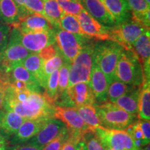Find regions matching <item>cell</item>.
Here are the masks:
<instances>
[{
	"mask_svg": "<svg viewBox=\"0 0 150 150\" xmlns=\"http://www.w3.org/2000/svg\"><path fill=\"white\" fill-rule=\"evenodd\" d=\"M134 87L135 86L127 85L115 79L108 84L107 91V99L108 102L114 103L119 97L122 96Z\"/></svg>",
	"mask_w": 150,
	"mask_h": 150,
	"instance_id": "cell-29",
	"label": "cell"
},
{
	"mask_svg": "<svg viewBox=\"0 0 150 150\" xmlns=\"http://www.w3.org/2000/svg\"><path fill=\"white\" fill-rule=\"evenodd\" d=\"M105 150H112V149H105Z\"/></svg>",
	"mask_w": 150,
	"mask_h": 150,
	"instance_id": "cell-52",
	"label": "cell"
},
{
	"mask_svg": "<svg viewBox=\"0 0 150 150\" xmlns=\"http://www.w3.org/2000/svg\"><path fill=\"white\" fill-rule=\"evenodd\" d=\"M20 33L22 45L31 53H39L46 47L56 42V32L54 29L42 32Z\"/></svg>",
	"mask_w": 150,
	"mask_h": 150,
	"instance_id": "cell-12",
	"label": "cell"
},
{
	"mask_svg": "<svg viewBox=\"0 0 150 150\" xmlns=\"http://www.w3.org/2000/svg\"><path fill=\"white\" fill-rule=\"evenodd\" d=\"M138 117L142 120L150 119V82L143 81L140 86L138 99Z\"/></svg>",
	"mask_w": 150,
	"mask_h": 150,
	"instance_id": "cell-26",
	"label": "cell"
},
{
	"mask_svg": "<svg viewBox=\"0 0 150 150\" xmlns=\"http://www.w3.org/2000/svg\"><path fill=\"white\" fill-rule=\"evenodd\" d=\"M3 107L16 112L25 120L54 117L55 106L41 93L28 89H18L4 81Z\"/></svg>",
	"mask_w": 150,
	"mask_h": 150,
	"instance_id": "cell-1",
	"label": "cell"
},
{
	"mask_svg": "<svg viewBox=\"0 0 150 150\" xmlns=\"http://www.w3.org/2000/svg\"><path fill=\"white\" fill-rule=\"evenodd\" d=\"M0 20L11 27L18 28L20 13L13 0H0Z\"/></svg>",
	"mask_w": 150,
	"mask_h": 150,
	"instance_id": "cell-24",
	"label": "cell"
},
{
	"mask_svg": "<svg viewBox=\"0 0 150 150\" xmlns=\"http://www.w3.org/2000/svg\"><path fill=\"white\" fill-rule=\"evenodd\" d=\"M4 96V81L1 78V76H0V109L3 106Z\"/></svg>",
	"mask_w": 150,
	"mask_h": 150,
	"instance_id": "cell-48",
	"label": "cell"
},
{
	"mask_svg": "<svg viewBox=\"0 0 150 150\" xmlns=\"http://www.w3.org/2000/svg\"><path fill=\"white\" fill-rule=\"evenodd\" d=\"M95 133L105 149L137 150L134 141L125 130L99 127L95 129Z\"/></svg>",
	"mask_w": 150,
	"mask_h": 150,
	"instance_id": "cell-9",
	"label": "cell"
},
{
	"mask_svg": "<svg viewBox=\"0 0 150 150\" xmlns=\"http://www.w3.org/2000/svg\"><path fill=\"white\" fill-rule=\"evenodd\" d=\"M71 64L65 62L59 70V79H58V98L67 91L68 88L69 77Z\"/></svg>",
	"mask_w": 150,
	"mask_h": 150,
	"instance_id": "cell-34",
	"label": "cell"
},
{
	"mask_svg": "<svg viewBox=\"0 0 150 150\" xmlns=\"http://www.w3.org/2000/svg\"><path fill=\"white\" fill-rule=\"evenodd\" d=\"M54 117L64 123L70 133L83 134L87 131L95 130L84 122L74 107L56 106L54 108Z\"/></svg>",
	"mask_w": 150,
	"mask_h": 150,
	"instance_id": "cell-10",
	"label": "cell"
},
{
	"mask_svg": "<svg viewBox=\"0 0 150 150\" xmlns=\"http://www.w3.org/2000/svg\"><path fill=\"white\" fill-rule=\"evenodd\" d=\"M11 31L7 45L0 54V72L6 70L13 63L22 62L31 53L22 45L20 30L13 28Z\"/></svg>",
	"mask_w": 150,
	"mask_h": 150,
	"instance_id": "cell-8",
	"label": "cell"
},
{
	"mask_svg": "<svg viewBox=\"0 0 150 150\" xmlns=\"http://www.w3.org/2000/svg\"><path fill=\"white\" fill-rule=\"evenodd\" d=\"M43 147L38 146L30 143V142H24L20 145H13L12 147L8 148V150H42Z\"/></svg>",
	"mask_w": 150,
	"mask_h": 150,
	"instance_id": "cell-44",
	"label": "cell"
},
{
	"mask_svg": "<svg viewBox=\"0 0 150 150\" xmlns=\"http://www.w3.org/2000/svg\"><path fill=\"white\" fill-rule=\"evenodd\" d=\"M0 76L3 80L7 81H18L22 82L27 86L29 91L41 93L40 85L33 77V75L28 71L22 62H17L11 65L6 70L0 72Z\"/></svg>",
	"mask_w": 150,
	"mask_h": 150,
	"instance_id": "cell-11",
	"label": "cell"
},
{
	"mask_svg": "<svg viewBox=\"0 0 150 150\" xmlns=\"http://www.w3.org/2000/svg\"><path fill=\"white\" fill-rule=\"evenodd\" d=\"M100 1L113 17L116 24L130 18L131 10L127 0H100Z\"/></svg>",
	"mask_w": 150,
	"mask_h": 150,
	"instance_id": "cell-23",
	"label": "cell"
},
{
	"mask_svg": "<svg viewBox=\"0 0 150 150\" xmlns=\"http://www.w3.org/2000/svg\"><path fill=\"white\" fill-rule=\"evenodd\" d=\"M59 27L61 29L67 32L83 35L77 17L74 15L64 13L59 20Z\"/></svg>",
	"mask_w": 150,
	"mask_h": 150,
	"instance_id": "cell-31",
	"label": "cell"
},
{
	"mask_svg": "<svg viewBox=\"0 0 150 150\" xmlns=\"http://www.w3.org/2000/svg\"><path fill=\"white\" fill-rule=\"evenodd\" d=\"M18 29L22 33H37L50 31L53 27L44 16L33 13L23 19Z\"/></svg>",
	"mask_w": 150,
	"mask_h": 150,
	"instance_id": "cell-21",
	"label": "cell"
},
{
	"mask_svg": "<svg viewBox=\"0 0 150 150\" xmlns=\"http://www.w3.org/2000/svg\"><path fill=\"white\" fill-rule=\"evenodd\" d=\"M149 13L150 10L141 13L131 12V16H131V20L141 25L142 27L147 28V29H149Z\"/></svg>",
	"mask_w": 150,
	"mask_h": 150,
	"instance_id": "cell-40",
	"label": "cell"
},
{
	"mask_svg": "<svg viewBox=\"0 0 150 150\" xmlns=\"http://www.w3.org/2000/svg\"><path fill=\"white\" fill-rule=\"evenodd\" d=\"M22 65L33 75L39 85L42 88H45L47 81L43 72L44 60L38 53H31L25 59L22 61Z\"/></svg>",
	"mask_w": 150,
	"mask_h": 150,
	"instance_id": "cell-22",
	"label": "cell"
},
{
	"mask_svg": "<svg viewBox=\"0 0 150 150\" xmlns=\"http://www.w3.org/2000/svg\"><path fill=\"white\" fill-rule=\"evenodd\" d=\"M95 106L101 127L106 129L125 130L138 118L137 115L129 113L108 101L96 103Z\"/></svg>",
	"mask_w": 150,
	"mask_h": 150,
	"instance_id": "cell-4",
	"label": "cell"
},
{
	"mask_svg": "<svg viewBox=\"0 0 150 150\" xmlns=\"http://www.w3.org/2000/svg\"><path fill=\"white\" fill-rule=\"evenodd\" d=\"M68 136L69 132L67 129H66L52 141L45 145L42 148V150H61L62 146L68 138Z\"/></svg>",
	"mask_w": 150,
	"mask_h": 150,
	"instance_id": "cell-37",
	"label": "cell"
},
{
	"mask_svg": "<svg viewBox=\"0 0 150 150\" xmlns=\"http://www.w3.org/2000/svg\"><path fill=\"white\" fill-rule=\"evenodd\" d=\"M56 42L65 62L72 64L83 47L89 41L85 35L72 33L62 30L55 29Z\"/></svg>",
	"mask_w": 150,
	"mask_h": 150,
	"instance_id": "cell-6",
	"label": "cell"
},
{
	"mask_svg": "<svg viewBox=\"0 0 150 150\" xmlns=\"http://www.w3.org/2000/svg\"><path fill=\"white\" fill-rule=\"evenodd\" d=\"M24 120L21 116L2 106L0 109V133L6 140L11 138Z\"/></svg>",
	"mask_w": 150,
	"mask_h": 150,
	"instance_id": "cell-20",
	"label": "cell"
},
{
	"mask_svg": "<svg viewBox=\"0 0 150 150\" xmlns=\"http://www.w3.org/2000/svg\"><path fill=\"white\" fill-rule=\"evenodd\" d=\"M108 82L105 74L98 65L93 62L88 85L93 91L97 104L107 102Z\"/></svg>",
	"mask_w": 150,
	"mask_h": 150,
	"instance_id": "cell-16",
	"label": "cell"
},
{
	"mask_svg": "<svg viewBox=\"0 0 150 150\" xmlns=\"http://www.w3.org/2000/svg\"><path fill=\"white\" fill-rule=\"evenodd\" d=\"M65 13L77 16L83 8L79 0H56Z\"/></svg>",
	"mask_w": 150,
	"mask_h": 150,
	"instance_id": "cell-35",
	"label": "cell"
},
{
	"mask_svg": "<svg viewBox=\"0 0 150 150\" xmlns=\"http://www.w3.org/2000/svg\"><path fill=\"white\" fill-rule=\"evenodd\" d=\"M124 48L112 40H103L94 47L93 62L98 65L108 83L115 79V69Z\"/></svg>",
	"mask_w": 150,
	"mask_h": 150,
	"instance_id": "cell-2",
	"label": "cell"
},
{
	"mask_svg": "<svg viewBox=\"0 0 150 150\" xmlns=\"http://www.w3.org/2000/svg\"><path fill=\"white\" fill-rule=\"evenodd\" d=\"M147 29L136 22L131 20L115 24L110 27V40L118 43L126 50H133V45Z\"/></svg>",
	"mask_w": 150,
	"mask_h": 150,
	"instance_id": "cell-7",
	"label": "cell"
},
{
	"mask_svg": "<svg viewBox=\"0 0 150 150\" xmlns=\"http://www.w3.org/2000/svg\"><path fill=\"white\" fill-rule=\"evenodd\" d=\"M71 107L96 104L93 91L87 83H79L67 88L66 91Z\"/></svg>",
	"mask_w": 150,
	"mask_h": 150,
	"instance_id": "cell-15",
	"label": "cell"
},
{
	"mask_svg": "<svg viewBox=\"0 0 150 150\" xmlns=\"http://www.w3.org/2000/svg\"><path fill=\"white\" fill-rule=\"evenodd\" d=\"M130 8L131 12L141 13L149 10V6L147 4L145 0H127Z\"/></svg>",
	"mask_w": 150,
	"mask_h": 150,
	"instance_id": "cell-42",
	"label": "cell"
},
{
	"mask_svg": "<svg viewBox=\"0 0 150 150\" xmlns=\"http://www.w3.org/2000/svg\"><path fill=\"white\" fill-rule=\"evenodd\" d=\"M58 79L59 70H55L50 75L47 86L45 88V92L43 93V96L54 106L58 99Z\"/></svg>",
	"mask_w": 150,
	"mask_h": 150,
	"instance_id": "cell-30",
	"label": "cell"
},
{
	"mask_svg": "<svg viewBox=\"0 0 150 150\" xmlns=\"http://www.w3.org/2000/svg\"><path fill=\"white\" fill-rule=\"evenodd\" d=\"M149 29L140 35L133 45V50L142 65L144 81H149L150 74V36Z\"/></svg>",
	"mask_w": 150,
	"mask_h": 150,
	"instance_id": "cell-18",
	"label": "cell"
},
{
	"mask_svg": "<svg viewBox=\"0 0 150 150\" xmlns=\"http://www.w3.org/2000/svg\"><path fill=\"white\" fill-rule=\"evenodd\" d=\"M57 51L58 47L55 43H54V44L50 45L46 47L45 48L43 49V50H41V51L38 54H39V56H40L44 61H45V60L50 59L52 56L55 55Z\"/></svg>",
	"mask_w": 150,
	"mask_h": 150,
	"instance_id": "cell-43",
	"label": "cell"
},
{
	"mask_svg": "<svg viewBox=\"0 0 150 150\" xmlns=\"http://www.w3.org/2000/svg\"><path fill=\"white\" fill-rule=\"evenodd\" d=\"M76 17L83 35L101 40H110V27H105L97 22L83 8Z\"/></svg>",
	"mask_w": 150,
	"mask_h": 150,
	"instance_id": "cell-13",
	"label": "cell"
},
{
	"mask_svg": "<svg viewBox=\"0 0 150 150\" xmlns=\"http://www.w3.org/2000/svg\"><path fill=\"white\" fill-rule=\"evenodd\" d=\"M11 31V26L0 22V54L4 51L7 45Z\"/></svg>",
	"mask_w": 150,
	"mask_h": 150,
	"instance_id": "cell-41",
	"label": "cell"
},
{
	"mask_svg": "<svg viewBox=\"0 0 150 150\" xmlns=\"http://www.w3.org/2000/svg\"><path fill=\"white\" fill-rule=\"evenodd\" d=\"M139 150H140V149H139Z\"/></svg>",
	"mask_w": 150,
	"mask_h": 150,
	"instance_id": "cell-53",
	"label": "cell"
},
{
	"mask_svg": "<svg viewBox=\"0 0 150 150\" xmlns=\"http://www.w3.org/2000/svg\"><path fill=\"white\" fill-rule=\"evenodd\" d=\"M24 6L29 13H36L44 16L43 0H25Z\"/></svg>",
	"mask_w": 150,
	"mask_h": 150,
	"instance_id": "cell-39",
	"label": "cell"
},
{
	"mask_svg": "<svg viewBox=\"0 0 150 150\" xmlns=\"http://www.w3.org/2000/svg\"><path fill=\"white\" fill-rule=\"evenodd\" d=\"M66 129L64 123L59 119L54 117L49 118L40 131L30 139L28 142L44 147Z\"/></svg>",
	"mask_w": 150,
	"mask_h": 150,
	"instance_id": "cell-14",
	"label": "cell"
},
{
	"mask_svg": "<svg viewBox=\"0 0 150 150\" xmlns=\"http://www.w3.org/2000/svg\"><path fill=\"white\" fill-rule=\"evenodd\" d=\"M149 149H150V146H149V144H148V145L145 146V147L141 148L140 150H149Z\"/></svg>",
	"mask_w": 150,
	"mask_h": 150,
	"instance_id": "cell-50",
	"label": "cell"
},
{
	"mask_svg": "<svg viewBox=\"0 0 150 150\" xmlns=\"http://www.w3.org/2000/svg\"><path fill=\"white\" fill-rule=\"evenodd\" d=\"M82 7L94 19L105 27H112L115 21L100 0H79Z\"/></svg>",
	"mask_w": 150,
	"mask_h": 150,
	"instance_id": "cell-19",
	"label": "cell"
},
{
	"mask_svg": "<svg viewBox=\"0 0 150 150\" xmlns=\"http://www.w3.org/2000/svg\"><path fill=\"white\" fill-rule=\"evenodd\" d=\"M140 129L144 136V139L147 144H149L150 140V122L149 120H139Z\"/></svg>",
	"mask_w": 150,
	"mask_h": 150,
	"instance_id": "cell-45",
	"label": "cell"
},
{
	"mask_svg": "<svg viewBox=\"0 0 150 150\" xmlns=\"http://www.w3.org/2000/svg\"><path fill=\"white\" fill-rule=\"evenodd\" d=\"M82 135L79 133L69 132L68 138L63 143L61 150H77L79 143L82 140Z\"/></svg>",
	"mask_w": 150,
	"mask_h": 150,
	"instance_id": "cell-38",
	"label": "cell"
},
{
	"mask_svg": "<svg viewBox=\"0 0 150 150\" xmlns=\"http://www.w3.org/2000/svg\"><path fill=\"white\" fill-rule=\"evenodd\" d=\"M82 140L85 142L88 150H105L95 131L84 133L82 135Z\"/></svg>",
	"mask_w": 150,
	"mask_h": 150,
	"instance_id": "cell-36",
	"label": "cell"
},
{
	"mask_svg": "<svg viewBox=\"0 0 150 150\" xmlns=\"http://www.w3.org/2000/svg\"><path fill=\"white\" fill-rule=\"evenodd\" d=\"M64 63L65 61L61 53H60L59 49H58V51L55 55L50 59L44 61L43 72H44L45 79L47 83V80L50 75L55 70H59Z\"/></svg>",
	"mask_w": 150,
	"mask_h": 150,
	"instance_id": "cell-32",
	"label": "cell"
},
{
	"mask_svg": "<svg viewBox=\"0 0 150 150\" xmlns=\"http://www.w3.org/2000/svg\"><path fill=\"white\" fill-rule=\"evenodd\" d=\"M47 120V119L25 120L16 134L10 138L11 145H20L29 141L40 131L45 124Z\"/></svg>",
	"mask_w": 150,
	"mask_h": 150,
	"instance_id": "cell-17",
	"label": "cell"
},
{
	"mask_svg": "<svg viewBox=\"0 0 150 150\" xmlns=\"http://www.w3.org/2000/svg\"><path fill=\"white\" fill-rule=\"evenodd\" d=\"M0 150H8L7 140L1 133H0Z\"/></svg>",
	"mask_w": 150,
	"mask_h": 150,
	"instance_id": "cell-47",
	"label": "cell"
},
{
	"mask_svg": "<svg viewBox=\"0 0 150 150\" xmlns=\"http://www.w3.org/2000/svg\"><path fill=\"white\" fill-rule=\"evenodd\" d=\"M77 150H88L87 147H86L85 142H84L83 140H81V141L79 142V143Z\"/></svg>",
	"mask_w": 150,
	"mask_h": 150,
	"instance_id": "cell-49",
	"label": "cell"
},
{
	"mask_svg": "<svg viewBox=\"0 0 150 150\" xmlns=\"http://www.w3.org/2000/svg\"><path fill=\"white\" fill-rule=\"evenodd\" d=\"M14 2L18 6L19 10V13H20V22L22 21L23 19H24L26 17L29 16L31 13L28 12V11L26 9L25 6H24V2L25 0H13Z\"/></svg>",
	"mask_w": 150,
	"mask_h": 150,
	"instance_id": "cell-46",
	"label": "cell"
},
{
	"mask_svg": "<svg viewBox=\"0 0 150 150\" xmlns=\"http://www.w3.org/2000/svg\"><path fill=\"white\" fill-rule=\"evenodd\" d=\"M140 86H135L132 89L119 97L113 104L130 114L137 115L138 110Z\"/></svg>",
	"mask_w": 150,
	"mask_h": 150,
	"instance_id": "cell-25",
	"label": "cell"
},
{
	"mask_svg": "<svg viewBox=\"0 0 150 150\" xmlns=\"http://www.w3.org/2000/svg\"><path fill=\"white\" fill-rule=\"evenodd\" d=\"M125 130L133 140L137 150H139L148 145L146 143L145 139H144L143 134H142V131L140 127L139 120L136 121L135 122L131 124Z\"/></svg>",
	"mask_w": 150,
	"mask_h": 150,
	"instance_id": "cell-33",
	"label": "cell"
},
{
	"mask_svg": "<svg viewBox=\"0 0 150 150\" xmlns=\"http://www.w3.org/2000/svg\"><path fill=\"white\" fill-rule=\"evenodd\" d=\"M76 109L84 122L87 124L94 130L96 128L102 127L99 122L95 104L79 106L76 107Z\"/></svg>",
	"mask_w": 150,
	"mask_h": 150,
	"instance_id": "cell-28",
	"label": "cell"
},
{
	"mask_svg": "<svg viewBox=\"0 0 150 150\" xmlns=\"http://www.w3.org/2000/svg\"><path fill=\"white\" fill-rule=\"evenodd\" d=\"M95 45L87 43L71 64L68 88L79 83H88L93 63Z\"/></svg>",
	"mask_w": 150,
	"mask_h": 150,
	"instance_id": "cell-5",
	"label": "cell"
},
{
	"mask_svg": "<svg viewBox=\"0 0 150 150\" xmlns=\"http://www.w3.org/2000/svg\"><path fill=\"white\" fill-rule=\"evenodd\" d=\"M115 79L127 85L138 87L143 83L142 65L134 50L124 49L122 52L116 65Z\"/></svg>",
	"mask_w": 150,
	"mask_h": 150,
	"instance_id": "cell-3",
	"label": "cell"
},
{
	"mask_svg": "<svg viewBox=\"0 0 150 150\" xmlns=\"http://www.w3.org/2000/svg\"><path fill=\"white\" fill-rule=\"evenodd\" d=\"M145 1L147 3V4L150 6V0H145Z\"/></svg>",
	"mask_w": 150,
	"mask_h": 150,
	"instance_id": "cell-51",
	"label": "cell"
},
{
	"mask_svg": "<svg viewBox=\"0 0 150 150\" xmlns=\"http://www.w3.org/2000/svg\"><path fill=\"white\" fill-rule=\"evenodd\" d=\"M44 17L51 24L52 27L56 29L59 27V22L64 13L56 0H43Z\"/></svg>",
	"mask_w": 150,
	"mask_h": 150,
	"instance_id": "cell-27",
	"label": "cell"
}]
</instances>
